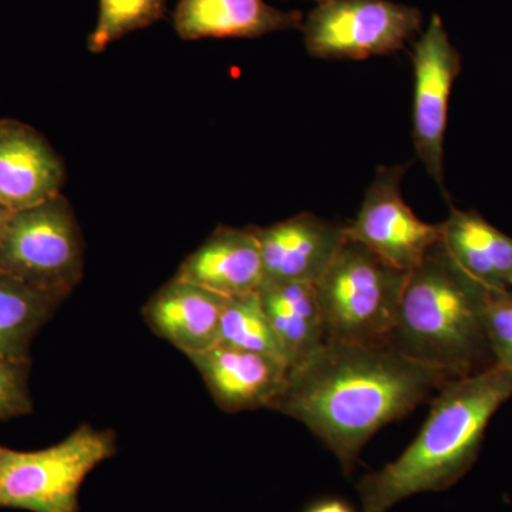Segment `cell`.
Here are the masks:
<instances>
[{
  "mask_svg": "<svg viewBox=\"0 0 512 512\" xmlns=\"http://www.w3.org/2000/svg\"><path fill=\"white\" fill-rule=\"evenodd\" d=\"M413 140L417 156L431 178L444 187V136L448 101L461 70L460 53L439 15L431 16L413 50Z\"/></svg>",
  "mask_w": 512,
  "mask_h": 512,
  "instance_id": "9",
  "label": "cell"
},
{
  "mask_svg": "<svg viewBox=\"0 0 512 512\" xmlns=\"http://www.w3.org/2000/svg\"><path fill=\"white\" fill-rule=\"evenodd\" d=\"M511 397L512 372L500 365L444 383L419 436L396 460L360 478L362 512H389L413 495L456 485L476 463L494 414Z\"/></svg>",
  "mask_w": 512,
  "mask_h": 512,
  "instance_id": "2",
  "label": "cell"
},
{
  "mask_svg": "<svg viewBox=\"0 0 512 512\" xmlns=\"http://www.w3.org/2000/svg\"><path fill=\"white\" fill-rule=\"evenodd\" d=\"M451 379L443 370L402 355L389 343L326 340L289 370L285 387L269 410L301 421L350 477L360 451L377 431L433 399Z\"/></svg>",
  "mask_w": 512,
  "mask_h": 512,
  "instance_id": "1",
  "label": "cell"
},
{
  "mask_svg": "<svg viewBox=\"0 0 512 512\" xmlns=\"http://www.w3.org/2000/svg\"><path fill=\"white\" fill-rule=\"evenodd\" d=\"M218 345L264 353L282 360L289 366L284 349L276 338L258 292L238 296V298H228L222 312Z\"/></svg>",
  "mask_w": 512,
  "mask_h": 512,
  "instance_id": "19",
  "label": "cell"
},
{
  "mask_svg": "<svg viewBox=\"0 0 512 512\" xmlns=\"http://www.w3.org/2000/svg\"><path fill=\"white\" fill-rule=\"evenodd\" d=\"M28 362L0 357V420L15 419L32 413L29 393Z\"/></svg>",
  "mask_w": 512,
  "mask_h": 512,
  "instance_id": "22",
  "label": "cell"
},
{
  "mask_svg": "<svg viewBox=\"0 0 512 512\" xmlns=\"http://www.w3.org/2000/svg\"><path fill=\"white\" fill-rule=\"evenodd\" d=\"M165 12L167 0H99V18L87 46L92 53L104 52L110 43L163 19Z\"/></svg>",
  "mask_w": 512,
  "mask_h": 512,
  "instance_id": "20",
  "label": "cell"
},
{
  "mask_svg": "<svg viewBox=\"0 0 512 512\" xmlns=\"http://www.w3.org/2000/svg\"><path fill=\"white\" fill-rule=\"evenodd\" d=\"M173 23L184 40L245 37L302 29L299 10H281L264 0H178Z\"/></svg>",
  "mask_w": 512,
  "mask_h": 512,
  "instance_id": "15",
  "label": "cell"
},
{
  "mask_svg": "<svg viewBox=\"0 0 512 512\" xmlns=\"http://www.w3.org/2000/svg\"><path fill=\"white\" fill-rule=\"evenodd\" d=\"M258 295L291 369L326 342L316 285L265 282Z\"/></svg>",
  "mask_w": 512,
  "mask_h": 512,
  "instance_id": "17",
  "label": "cell"
},
{
  "mask_svg": "<svg viewBox=\"0 0 512 512\" xmlns=\"http://www.w3.org/2000/svg\"><path fill=\"white\" fill-rule=\"evenodd\" d=\"M423 26V13L392 0H330L303 19L309 55L363 60L403 50Z\"/></svg>",
  "mask_w": 512,
  "mask_h": 512,
  "instance_id": "7",
  "label": "cell"
},
{
  "mask_svg": "<svg viewBox=\"0 0 512 512\" xmlns=\"http://www.w3.org/2000/svg\"><path fill=\"white\" fill-rule=\"evenodd\" d=\"M315 2H318L320 5V3L330 2V0H315Z\"/></svg>",
  "mask_w": 512,
  "mask_h": 512,
  "instance_id": "25",
  "label": "cell"
},
{
  "mask_svg": "<svg viewBox=\"0 0 512 512\" xmlns=\"http://www.w3.org/2000/svg\"><path fill=\"white\" fill-rule=\"evenodd\" d=\"M66 168L39 131L13 119L0 120V202L26 210L62 194Z\"/></svg>",
  "mask_w": 512,
  "mask_h": 512,
  "instance_id": "11",
  "label": "cell"
},
{
  "mask_svg": "<svg viewBox=\"0 0 512 512\" xmlns=\"http://www.w3.org/2000/svg\"><path fill=\"white\" fill-rule=\"evenodd\" d=\"M407 278L409 272L346 239L316 284L326 340L356 345L389 342Z\"/></svg>",
  "mask_w": 512,
  "mask_h": 512,
  "instance_id": "4",
  "label": "cell"
},
{
  "mask_svg": "<svg viewBox=\"0 0 512 512\" xmlns=\"http://www.w3.org/2000/svg\"><path fill=\"white\" fill-rule=\"evenodd\" d=\"M227 301L218 293L174 276L144 306V319L157 336L185 356H197L220 342Z\"/></svg>",
  "mask_w": 512,
  "mask_h": 512,
  "instance_id": "13",
  "label": "cell"
},
{
  "mask_svg": "<svg viewBox=\"0 0 512 512\" xmlns=\"http://www.w3.org/2000/svg\"><path fill=\"white\" fill-rule=\"evenodd\" d=\"M404 171L406 165L377 170L356 220L346 225V234L387 264L410 272L440 241L441 232L440 225L419 220L403 200Z\"/></svg>",
  "mask_w": 512,
  "mask_h": 512,
  "instance_id": "8",
  "label": "cell"
},
{
  "mask_svg": "<svg viewBox=\"0 0 512 512\" xmlns=\"http://www.w3.org/2000/svg\"><path fill=\"white\" fill-rule=\"evenodd\" d=\"M488 293L451 258L440 239L409 272L387 343L453 377L483 372L495 365L485 316Z\"/></svg>",
  "mask_w": 512,
  "mask_h": 512,
  "instance_id": "3",
  "label": "cell"
},
{
  "mask_svg": "<svg viewBox=\"0 0 512 512\" xmlns=\"http://www.w3.org/2000/svg\"><path fill=\"white\" fill-rule=\"evenodd\" d=\"M175 278L224 298L258 292L264 284V262L255 227H218L185 259Z\"/></svg>",
  "mask_w": 512,
  "mask_h": 512,
  "instance_id": "14",
  "label": "cell"
},
{
  "mask_svg": "<svg viewBox=\"0 0 512 512\" xmlns=\"http://www.w3.org/2000/svg\"><path fill=\"white\" fill-rule=\"evenodd\" d=\"M302 512H357L353 504L338 495H325L311 501Z\"/></svg>",
  "mask_w": 512,
  "mask_h": 512,
  "instance_id": "23",
  "label": "cell"
},
{
  "mask_svg": "<svg viewBox=\"0 0 512 512\" xmlns=\"http://www.w3.org/2000/svg\"><path fill=\"white\" fill-rule=\"evenodd\" d=\"M485 316L495 365L512 372V288L490 289Z\"/></svg>",
  "mask_w": 512,
  "mask_h": 512,
  "instance_id": "21",
  "label": "cell"
},
{
  "mask_svg": "<svg viewBox=\"0 0 512 512\" xmlns=\"http://www.w3.org/2000/svg\"><path fill=\"white\" fill-rule=\"evenodd\" d=\"M441 242L468 275L488 289L512 288V238L480 214L451 207Z\"/></svg>",
  "mask_w": 512,
  "mask_h": 512,
  "instance_id": "16",
  "label": "cell"
},
{
  "mask_svg": "<svg viewBox=\"0 0 512 512\" xmlns=\"http://www.w3.org/2000/svg\"><path fill=\"white\" fill-rule=\"evenodd\" d=\"M255 229L264 262V284H318L348 239L346 225L332 224L311 212Z\"/></svg>",
  "mask_w": 512,
  "mask_h": 512,
  "instance_id": "10",
  "label": "cell"
},
{
  "mask_svg": "<svg viewBox=\"0 0 512 512\" xmlns=\"http://www.w3.org/2000/svg\"><path fill=\"white\" fill-rule=\"evenodd\" d=\"M190 360L214 402L228 413L269 409L284 389L291 370L275 357L224 345L214 346Z\"/></svg>",
  "mask_w": 512,
  "mask_h": 512,
  "instance_id": "12",
  "label": "cell"
},
{
  "mask_svg": "<svg viewBox=\"0 0 512 512\" xmlns=\"http://www.w3.org/2000/svg\"><path fill=\"white\" fill-rule=\"evenodd\" d=\"M10 211L0 202V237H2L3 229H5L6 221H8Z\"/></svg>",
  "mask_w": 512,
  "mask_h": 512,
  "instance_id": "24",
  "label": "cell"
},
{
  "mask_svg": "<svg viewBox=\"0 0 512 512\" xmlns=\"http://www.w3.org/2000/svg\"><path fill=\"white\" fill-rule=\"evenodd\" d=\"M60 302L0 271V357L30 363V345Z\"/></svg>",
  "mask_w": 512,
  "mask_h": 512,
  "instance_id": "18",
  "label": "cell"
},
{
  "mask_svg": "<svg viewBox=\"0 0 512 512\" xmlns=\"http://www.w3.org/2000/svg\"><path fill=\"white\" fill-rule=\"evenodd\" d=\"M113 431L83 424L39 451L0 447V508L80 512V490L94 468L116 454Z\"/></svg>",
  "mask_w": 512,
  "mask_h": 512,
  "instance_id": "5",
  "label": "cell"
},
{
  "mask_svg": "<svg viewBox=\"0 0 512 512\" xmlns=\"http://www.w3.org/2000/svg\"><path fill=\"white\" fill-rule=\"evenodd\" d=\"M83 269L82 229L63 194L10 212L0 237V271L63 301Z\"/></svg>",
  "mask_w": 512,
  "mask_h": 512,
  "instance_id": "6",
  "label": "cell"
}]
</instances>
